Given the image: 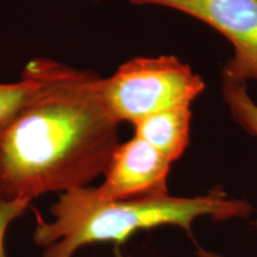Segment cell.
Masks as SVG:
<instances>
[{"instance_id": "6da1fadb", "label": "cell", "mask_w": 257, "mask_h": 257, "mask_svg": "<svg viewBox=\"0 0 257 257\" xmlns=\"http://www.w3.org/2000/svg\"><path fill=\"white\" fill-rule=\"evenodd\" d=\"M38 93L0 128V199L28 201L87 187L102 176L118 127L102 96V79L42 57Z\"/></svg>"}, {"instance_id": "7a4b0ae2", "label": "cell", "mask_w": 257, "mask_h": 257, "mask_svg": "<svg viewBox=\"0 0 257 257\" xmlns=\"http://www.w3.org/2000/svg\"><path fill=\"white\" fill-rule=\"evenodd\" d=\"M53 219L37 214L32 239L44 248L42 257H73L80 248L95 243H125L138 231L176 226L192 233L194 223L244 219L252 206L244 199L227 197L213 189L197 197H172L140 200H105L94 187H81L60 194L50 208Z\"/></svg>"}, {"instance_id": "3957f363", "label": "cell", "mask_w": 257, "mask_h": 257, "mask_svg": "<svg viewBox=\"0 0 257 257\" xmlns=\"http://www.w3.org/2000/svg\"><path fill=\"white\" fill-rule=\"evenodd\" d=\"M205 81L173 55L135 57L102 79V96L119 123L135 124L170 108L192 106Z\"/></svg>"}, {"instance_id": "277c9868", "label": "cell", "mask_w": 257, "mask_h": 257, "mask_svg": "<svg viewBox=\"0 0 257 257\" xmlns=\"http://www.w3.org/2000/svg\"><path fill=\"white\" fill-rule=\"evenodd\" d=\"M138 6H160L202 22L226 38L233 56L221 79L257 82V0H128Z\"/></svg>"}, {"instance_id": "5b68a950", "label": "cell", "mask_w": 257, "mask_h": 257, "mask_svg": "<svg viewBox=\"0 0 257 257\" xmlns=\"http://www.w3.org/2000/svg\"><path fill=\"white\" fill-rule=\"evenodd\" d=\"M172 165L149 143L133 136L114 148L95 193L105 200L167 197Z\"/></svg>"}, {"instance_id": "8992f818", "label": "cell", "mask_w": 257, "mask_h": 257, "mask_svg": "<svg viewBox=\"0 0 257 257\" xmlns=\"http://www.w3.org/2000/svg\"><path fill=\"white\" fill-rule=\"evenodd\" d=\"M191 124L192 106H181L138 120L134 124V136L146 141L174 163L189 146Z\"/></svg>"}, {"instance_id": "52a82bcc", "label": "cell", "mask_w": 257, "mask_h": 257, "mask_svg": "<svg viewBox=\"0 0 257 257\" xmlns=\"http://www.w3.org/2000/svg\"><path fill=\"white\" fill-rule=\"evenodd\" d=\"M43 82V63L42 57H37L25 64L19 81L0 83V128L37 94Z\"/></svg>"}, {"instance_id": "ba28073f", "label": "cell", "mask_w": 257, "mask_h": 257, "mask_svg": "<svg viewBox=\"0 0 257 257\" xmlns=\"http://www.w3.org/2000/svg\"><path fill=\"white\" fill-rule=\"evenodd\" d=\"M221 93L232 119L257 138V104L250 96L246 83L223 79Z\"/></svg>"}, {"instance_id": "9c48e42d", "label": "cell", "mask_w": 257, "mask_h": 257, "mask_svg": "<svg viewBox=\"0 0 257 257\" xmlns=\"http://www.w3.org/2000/svg\"><path fill=\"white\" fill-rule=\"evenodd\" d=\"M28 201H8L0 199V257H9L5 250V236L10 225L30 207Z\"/></svg>"}, {"instance_id": "30bf717a", "label": "cell", "mask_w": 257, "mask_h": 257, "mask_svg": "<svg viewBox=\"0 0 257 257\" xmlns=\"http://www.w3.org/2000/svg\"><path fill=\"white\" fill-rule=\"evenodd\" d=\"M114 257H124L123 255H121V253L119 252V251H118V250H117V251H115V256Z\"/></svg>"}]
</instances>
